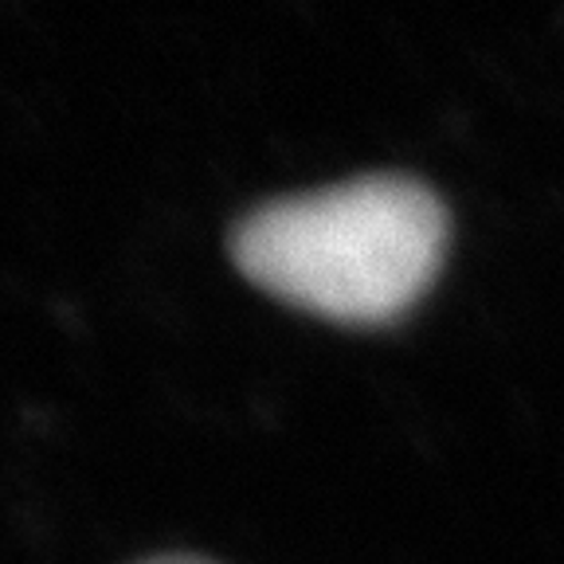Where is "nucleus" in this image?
<instances>
[{
  "label": "nucleus",
  "mask_w": 564,
  "mask_h": 564,
  "mask_svg": "<svg viewBox=\"0 0 564 564\" xmlns=\"http://www.w3.org/2000/svg\"><path fill=\"white\" fill-rule=\"evenodd\" d=\"M447 247V212L408 176H361L251 212L231 259L274 299L310 314L377 326L427 286Z\"/></svg>",
  "instance_id": "f257e3e1"
},
{
  "label": "nucleus",
  "mask_w": 564,
  "mask_h": 564,
  "mask_svg": "<svg viewBox=\"0 0 564 564\" xmlns=\"http://www.w3.org/2000/svg\"><path fill=\"white\" fill-rule=\"evenodd\" d=\"M150 564H204V561H188V556H165V561H150Z\"/></svg>",
  "instance_id": "f03ea898"
}]
</instances>
